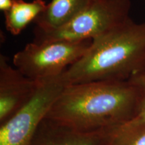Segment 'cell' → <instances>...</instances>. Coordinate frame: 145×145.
<instances>
[{
	"mask_svg": "<svg viewBox=\"0 0 145 145\" xmlns=\"http://www.w3.org/2000/svg\"><path fill=\"white\" fill-rule=\"evenodd\" d=\"M91 42H32L14 54L13 64L32 80L57 77L82 57Z\"/></svg>",
	"mask_w": 145,
	"mask_h": 145,
	"instance_id": "cell-5",
	"label": "cell"
},
{
	"mask_svg": "<svg viewBox=\"0 0 145 145\" xmlns=\"http://www.w3.org/2000/svg\"><path fill=\"white\" fill-rule=\"evenodd\" d=\"M110 130L80 132L45 118L30 145H105Z\"/></svg>",
	"mask_w": 145,
	"mask_h": 145,
	"instance_id": "cell-7",
	"label": "cell"
},
{
	"mask_svg": "<svg viewBox=\"0 0 145 145\" xmlns=\"http://www.w3.org/2000/svg\"><path fill=\"white\" fill-rule=\"evenodd\" d=\"M93 0H51L45 10L34 21L36 29L54 30L61 28L86 10Z\"/></svg>",
	"mask_w": 145,
	"mask_h": 145,
	"instance_id": "cell-8",
	"label": "cell"
},
{
	"mask_svg": "<svg viewBox=\"0 0 145 145\" xmlns=\"http://www.w3.org/2000/svg\"><path fill=\"white\" fill-rule=\"evenodd\" d=\"M38 81L23 75L0 55V124L14 116L32 97Z\"/></svg>",
	"mask_w": 145,
	"mask_h": 145,
	"instance_id": "cell-6",
	"label": "cell"
},
{
	"mask_svg": "<svg viewBox=\"0 0 145 145\" xmlns=\"http://www.w3.org/2000/svg\"><path fill=\"white\" fill-rule=\"evenodd\" d=\"M47 4L44 0H13L12 8L5 12V24L7 30L12 35H19L26 26L35 21L45 10Z\"/></svg>",
	"mask_w": 145,
	"mask_h": 145,
	"instance_id": "cell-9",
	"label": "cell"
},
{
	"mask_svg": "<svg viewBox=\"0 0 145 145\" xmlns=\"http://www.w3.org/2000/svg\"><path fill=\"white\" fill-rule=\"evenodd\" d=\"M12 4L13 0H0V10L5 13L12 8Z\"/></svg>",
	"mask_w": 145,
	"mask_h": 145,
	"instance_id": "cell-12",
	"label": "cell"
},
{
	"mask_svg": "<svg viewBox=\"0 0 145 145\" xmlns=\"http://www.w3.org/2000/svg\"><path fill=\"white\" fill-rule=\"evenodd\" d=\"M135 85L140 91V103L137 115L132 120L128 121L124 125L126 126H137V125L145 124V71L137 73L128 80Z\"/></svg>",
	"mask_w": 145,
	"mask_h": 145,
	"instance_id": "cell-11",
	"label": "cell"
},
{
	"mask_svg": "<svg viewBox=\"0 0 145 145\" xmlns=\"http://www.w3.org/2000/svg\"><path fill=\"white\" fill-rule=\"evenodd\" d=\"M145 71V23L131 18L92 40L82 57L63 73L69 85L127 81Z\"/></svg>",
	"mask_w": 145,
	"mask_h": 145,
	"instance_id": "cell-2",
	"label": "cell"
},
{
	"mask_svg": "<svg viewBox=\"0 0 145 145\" xmlns=\"http://www.w3.org/2000/svg\"><path fill=\"white\" fill-rule=\"evenodd\" d=\"M130 0H93L86 10L61 28L34 29V42H81L99 37L129 19Z\"/></svg>",
	"mask_w": 145,
	"mask_h": 145,
	"instance_id": "cell-3",
	"label": "cell"
},
{
	"mask_svg": "<svg viewBox=\"0 0 145 145\" xmlns=\"http://www.w3.org/2000/svg\"><path fill=\"white\" fill-rule=\"evenodd\" d=\"M140 98L129 81L69 85L45 118L80 132L110 130L137 115Z\"/></svg>",
	"mask_w": 145,
	"mask_h": 145,
	"instance_id": "cell-1",
	"label": "cell"
},
{
	"mask_svg": "<svg viewBox=\"0 0 145 145\" xmlns=\"http://www.w3.org/2000/svg\"><path fill=\"white\" fill-rule=\"evenodd\" d=\"M108 145H145V124L137 126L122 124L109 133Z\"/></svg>",
	"mask_w": 145,
	"mask_h": 145,
	"instance_id": "cell-10",
	"label": "cell"
},
{
	"mask_svg": "<svg viewBox=\"0 0 145 145\" xmlns=\"http://www.w3.org/2000/svg\"><path fill=\"white\" fill-rule=\"evenodd\" d=\"M69 84L63 73L38 81L30 99L0 127V145H30L40 125Z\"/></svg>",
	"mask_w": 145,
	"mask_h": 145,
	"instance_id": "cell-4",
	"label": "cell"
},
{
	"mask_svg": "<svg viewBox=\"0 0 145 145\" xmlns=\"http://www.w3.org/2000/svg\"><path fill=\"white\" fill-rule=\"evenodd\" d=\"M107 141H108V140H107ZM105 145H108V143L106 142V144H105Z\"/></svg>",
	"mask_w": 145,
	"mask_h": 145,
	"instance_id": "cell-13",
	"label": "cell"
}]
</instances>
